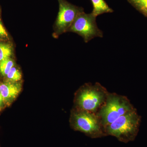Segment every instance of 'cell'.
Segmentation results:
<instances>
[{
  "instance_id": "6da1fadb",
  "label": "cell",
  "mask_w": 147,
  "mask_h": 147,
  "mask_svg": "<svg viewBox=\"0 0 147 147\" xmlns=\"http://www.w3.org/2000/svg\"><path fill=\"white\" fill-rule=\"evenodd\" d=\"M141 116L136 109L121 116L105 128L107 136L117 138L120 142L127 143L135 140L139 131Z\"/></svg>"
},
{
  "instance_id": "7a4b0ae2",
  "label": "cell",
  "mask_w": 147,
  "mask_h": 147,
  "mask_svg": "<svg viewBox=\"0 0 147 147\" xmlns=\"http://www.w3.org/2000/svg\"><path fill=\"white\" fill-rule=\"evenodd\" d=\"M135 109L126 96L109 93L97 115L105 129L121 116Z\"/></svg>"
},
{
  "instance_id": "3957f363",
  "label": "cell",
  "mask_w": 147,
  "mask_h": 147,
  "mask_svg": "<svg viewBox=\"0 0 147 147\" xmlns=\"http://www.w3.org/2000/svg\"><path fill=\"white\" fill-rule=\"evenodd\" d=\"M109 92L101 84H86L77 94L76 101L79 109L97 114Z\"/></svg>"
},
{
  "instance_id": "277c9868",
  "label": "cell",
  "mask_w": 147,
  "mask_h": 147,
  "mask_svg": "<svg viewBox=\"0 0 147 147\" xmlns=\"http://www.w3.org/2000/svg\"><path fill=\"white\" fill-rule=\"evenodd\" d=\"M71 122L75 130L92 139L107 136L100 119L95 113L79 109L72 114Z\"/></svg>"
},
{
  "instance_id": "5b68a950",
  "label": "cell",
  "mask_w": 147,
  "mask_h": 147,
  "mask_svg": "<svg viewBox=\"0 0 147 147\" xmlns=\"http://www.w3.org/2000/svg\"><path fill=\"white\" fill-rule=\"evenodd\" d=\"M96 17L92 13L82 11L78 14L68 31L81 36L86 42L95 37H102L103 32L97 26Z\"/></svg>"
},
{
  "instance_id": "8992f818",
  "label": "cell",
  "mask_w": 147,
  "mask_h": 147,
  "mask_svg": "<svg viewBox=\"0 0 147 147\" xmlns=\"http://www.w3.org/2000/svg\"><path fill=\"white\" fill-rule=\"evenodd\" d=\"M59 11L56 22L58 34L68 31L79 13L84 11L82 7L71 4L66 0H58Z\"/></svg>"
},
{
  "instance_id": "52a82bcc",
  "label": "cell",
  "mask_w": 147,
  "mask_h": 147,
  "mask_svg": "<svg viewBox=\"0 0 147 147\" xmlns=\"http://www.w3.org/2000/svg\"><path fill=\"white\" fill-rule=\"evenodd\" d=\"M22 89L21 84L16 82H7L0 84V93L4 102L9 103L19 94Z\"/></svg>"
},
{
  "instance_id": "ba28073f",
  "label": "cell",
  "mask_w": 147,
  "mask_h": 147,
  "mask_svg": "<svg viewBox=\"0 0 147 147\" xmlns=\"http://www.w3.org/2000/svg\"><path fill=\"white\" fill-rule=\"evenodd\" d=\"M92 4L91 13L96 17L104 13H112L113 10L107 4L104 0H91Z\"/></svg>"
},
{
  "instance_id": "9c48e42d",
  "label": "cell",
  "mask_w": 147,
  "mask_h": 147,
  "mask_svg": "<svg viewBox=\"0 0 147 147\" xmlns=\"http://www.w3.org/2000/svg\"><path fill=\"white\" fill-rule=\"evenodd\" d=\"M14 66V62L10 58L3 60L0 62V72L3 76L7 75Z\"/></svg>"
},
{
  "instance_id": "30bf717a",
  "label": "cell",
  "mask_w": 147,
  "mask_h": 147,
  "mask_svg": "<svg viewBox=\"0 0 147 147\" xmlns=\"http://www.w3.org/2000/svg\"><path fill=\"white\" fill-rule=\"evenodd\" d=\"M12 53V47L10 45L0 42V62L3 60L10 58Z\"/></svg>"
},
{
  "instance_id": "8fae6325",
  "label": "cell",
  "mask_w": 147,
  "mask_h": 147,
  "mask_svg": "<svg viewBox=\"0 0 147 147\" xmlns=\"http://www.w3.org/2000/svg\"><path fill=\"white\" fill-rule=\"evenodd\" d=\"M6 76L9 80L12 82H18L22 78L21 72L14 67L11 69Z\"/></svg>"
},
{
  "instance_id": "7c38bea8",
  "label": "cell",
  "mask_w": 147,
  "mask_h": 147,
  "mask_svg": "<svg viewBox=\"0 0 147 147\" xmlns=\"http://www.w3.org/2000/svg\"><path fill=\"white\" fill-rule=\"evenodd\" d=\"M127 1L135 7L142 11L147 10V0H127Z\"/></svg>"
},
{
  "instance_id": "4fadbf2b",
  "label": "cell",
  "mask_w": 147,
  "mask_h": 147,
  "mask_svg": "<svg viewBox=\"0 0 147 147\" xmlns=\"http://www.w3.org/2000/svg\"><path fill=\"white\" fill-rule=\"evenodd\" d=\"M7 36V34L5 28L3 26V24L0 22V37H6Z\"/></svg>"
},
{
  "instance_id": "5bb4252c",
  "label": "cell",
  "mask_w": 147,
  "mask_h": 147,
  "mask_svg": "<svg viewBox=\"0 0 147 147\" xmlns=\"http://www.w3.org/2000/svg\"><path fill=\"white\" fill-rule=\"evenodd\" d=\"M4 102L2 96L1 94V93H0V108L2 107Z\"/></svg>"
},
{
  "instance_id": "9a60e30c",
  "label": "cell",
  "mask_w": 147,
  "mask_h": 147,
  "mask_svg": "<svg viewBox=\"0 0 147 147\" xmlns=\"http://www.w3.org/2000/svg\"><path fill=\"white\" fill-rule=\"evenodd\" d=\"M143 11V12H144V13H146V14L147 15V10L144 11Z\"/></svg>"
}]
</instances>
